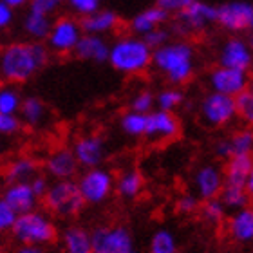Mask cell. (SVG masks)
Returning a JSON list of instances; mask_svg holds the SVG:
<instances>
[{"mask_svg": "<svg viewBox=\"0 0 253 253\" xmlns=\"http://www.w3.org/2000/svg\"><path fill=\"white\" fill-rule=\"evenodd\" d=\"M51 51L43 42L20 40L0 47V80L5 84H26L49 62Z\"/></svg>", "mask_w": 253, "mask_h": 253, "instance_id": "obj_1", "label": "cell"}, {"mask_svg": "<svg viewBox=\"0 0 253 253\" xmlns=\"http://www.w3.org/2000/svg\"><path fill=\"white\" fill-rule=\"evenodd\" d=\"M152 67L170 85L181 87L194 78L197 67L195 47L186 40H170L161 47L154 49Z\"/></svg>", "mask_w": 253, "mask_h": 253, "instance_id": "obj_2", "label": "cell"}, {"mask_svg": "<svg viewBox=\"0 0 253 253\" xmlns=\"http://www.w3.org/2000/svg\"><path fill=\"white\" fill-rule=\"evenodd\" d=\"M152 56L154 49L145 42V38L128 33L111 42L107 62L123 76H141L152 67Z\"/></svg>", "mask_w": 253, "mask_h": 253, "instance_id": "obj_3", "label": "cell"}, {"mask_svg": "<svg viewBox=\"0 0 253 253\" xmlns=\"http://www.w3.org/2000/svg\"><path fill=\"white\" fill-rule=\"evenodd\" d=\"M11 237L18 244L49 246L58 237V228L49 211L35 208L26 213H18V219L11 230Z\"/></svg>", "mask_w": 253, "mask_h": 253, "instance_id": "obj_4", "label": "cell"}, {"mask_svg": "<svg viewBox=\"0 0 253 253\" xmlns=\"http://www.w3.org/2000/svg\"><path fill=\"white\" fill-rule=\"evenodd\" d=\"M43 208L58 219H74L85 208V201L73 179L53 181L45 195L42 197Z\"/></svg>", "mask_w": 253, "mask_h": 253, "instance_id": "obj_5", "label": "cell"}, {"mask_svg": "<svg viewBox=\"0 0 253 253\" xmlns=\"http://www.w3.org/2000/svg\"><path fill=\"white\" fill-rule=\"evenodd\" d=\"M82 37H84L82 20L74 15H63L53 20L51 31L45 38V45L53 54L67 56V54H74V49Z\"/></svg>", "mask_w": 253, "mask_h": 253, "instance_id": "obj_6", "label": "cell"}, {"mask_svg": "<svg viewBox=\"0 0 253 253\" xmlns=\"http://www.w3.org/2000/svg\"><path fill=\"white\" fill-rule=\"evenodd\" d=\"M76 183H78L85 205L90 206L103 205L116 190V177L103 165L94 167V169H85V172L80 174Z\"/></svg>", "mask_w": 253, "mask_h": 253, "instance_id": "obj_7", "label": "cell"}, {"mask_svg": "<svg viewBox=\"0 0 253 253\" xmlns=\"http://www.w3.org/2000/svg\"><path fill=\"white\" fill-rule=\"evenodd\" d=\"M199 116L203 123L210 128H222L232 125L237 118V100L233 96L210 90L201 98Z\"/></svg>", "mask_w": 253, "mask_h": 253, "instance_id": "obj_8", "label": "cell"}, {"mask_svg": "<svg viewBox=\"0 0 253 253\" xmlns=\"http://www.w3.org/2000/svg\"><path fill=\"white\" fill-rule=\"evenodd\" d=\"M94 253H137V243L125 224H103L92 232Z\"/></svg>", "mask_w": 253, "mask_h": 253, "instance_id": "obj_9", "label": "cell"}, {"mask_svg": "<svg viewBox=\"0 0 253 253\" xmlns=\"http://www.w3.org/2000/svg\"><path fill=\"white\" fill-rule=\"evenodd\" d=\"M206 82H208L210 90H215V92H221V94H228L237 98L239 94H243L244 90L250 87L252 78H250L248 71L224 67V65L217 63L215 67L208 73Z\"/></svg>", "mask_w": 253, "mask_h": 253, "instance_id": "obj_10", "label": "cell"}, {"mask_svg": "<svg viewBox=\"0 0 253 253\" xmlns=\"http://www.w3.org/2000/svg\"><path fill=\"white\" fill-rule=\"evenodd\" d=\"M211 24H217V7L203 0H194L177 15V29L185 35L203 33Z\"/></svg>", "mask_w": 253, "mask_h": 253, "instance_id": "obj_11", "label": "cell"}, {"mask_svg": "<svg viewBox=\"0 0 253 253\" xmlns=\"http://www.w3.org/2000/svg\"><path fill=\"white\" fill-rule=\"evenodd\" d=\"M253 5L244 0H232L217 7V24L228 33H243L252 29Z\"/></svg>", "mask_w": 253, "mask_h": 253, "instance_id": "obj_12", "label": "cell"}, {"mask_svg": "<svg viewBox=\"0 0 253 253\" xmlns=\"http://www.w3.org/2000/svg\"><path fill=\"white\" fill-rule=\"evenodd\" d=\"M73 152L78 159L80 167L84 169H94L101 167L103 161L107 159V141L105 137L89 132V134H82L74 139L73 143Z\"/></svg>", "mask_w": 253, "mask_h": 253, "instance_id": "obj_13", "label": "cell"}, {"mask_svg": "<svg viewBox=\"0 0 253 253\" xmlns=\"http://www.w3.org/2000/svg\"><path fill=\"white\" fill-rule=\"evenodd\" d=\"M217 62H219V65H224V67L250 71L253 65V49L246 38L233 35V37L226 38L219 47Z\"/></svg>", "mask_w": 253, "mask_h": 253, "instance_id": "obj_14", "label": "cell"}, {"mask_svg": "<svg viewBox=\"0 0 253 253\" xmlns=\"http://www.w3.org/2000/svg\"><path fill=\"white\" fill-rule=\"evenodd\" d=\"M192 186H194V194L201 201L217 199L224 186V170L213 163L201 165L194 172Z\"/></svg>", "mask_w": 253, "mask_h": 253, "instance_id": "obj_15", "label": "cell"}, {"mask_svg": "<svg viewBox=\"0 0 253 253\" xmlns=\"http://www.w3.org/2000/svg\"><path fill=\"white\" fill-rule=\"evenodd\" d=\"M181 134V122L174 112L159 111L154 109L148 114V125L145 137L152 143H167L172 141Z\"/></svg>", "mask_w": 253, "mask_h": 253, "instance_id": "obj_16", "label": "cell"}, {"mask_svg": "<svg viewBox=\"0 0 253 253\" xmlns=\"http://www.w3.org/2000/svg\"><path fill=\"white\" fill-rule=\"evenodd\" d=\"M43 169H45V174L53 181L73 179L74 175L78 174L80 163L74 156L73 148L58 147L49 152L45 163H43Z\"/></svg>", "mask_w": 253, "mask_h": 253, "instance_id": "obj_17", "label": "cell"}, {"mask_svg": "<svg viewBox=\"0 0 253 253\" xmlns=\"http://www.w3.org/2000/svg\"><path fill=\"white\" fill-rule=\"evenodd\" d=\"M0 197L7 201L18 213H26V211L35 210L38 206V201H40V197L33 190L29 181H20V183H9V185H5Z\"/></svg>", "mask_w": 253, "mask_h": 253, "instance_id": "obj_18", "label": "cell"}, {"mask_svg": "<svg viewBox=\"0 0 253 253\" xmlns=\"http://www.w3.org/2000/svg\"><path fill=\"white\" fill-rule=\"evenodd\" d=\"M109 51H111V43L107 42L105 37L84 33V37L80 38L78 45L74 49V56L84 62L103 63L109 60Z\"/></svg>", "mask_w": 253, "mask_h": 253, "instance_id": "obj_19", "label": "cell"}, {"mask_svg": "<svg viewBox=\"0 0 253 253\" xmlns=\"http://www.w3.org/2000/svg\"><path fill=\"white\" fill-rule=\"evenodd\" d=\"M226 230L233 243H253V205H246L244 208L233 211L228 219Z\"/></svg>", "mask_w": 253, "mask_h": 253, "instance_id": "obj_20", "label": "cell"}, {"mask_svg": "<svg viewBox=\"0 0 253 253\" xmlns=\"http://www.w3.org/2000/svg\"><path fill=\"white\" fill-rule=\"evenodd\" d=\"M170 15L163 7H159L158 4L150 5V7H145L143 11L136 13L132 16L130 22H128V29L130 33L137 35V37H145L147 33L158 29V27H163L167 22H169Z\"/></svg>", "mask_w": 253, "mask_h": 253, "instance_id": "obj_21", "label": "cell"}, {"mask_svg": "<svg viewBox=\"0 0 253 253\" xmlns=\"http://www.w3.org/2000/svg\"><path fill=\"white\" fill-rule=\"evenodd\" d=\"M82 20V27H84V33H90V35H101V37H107L111 33L118 31V27L122 24V18L116 11L112 9H98L94 11L92 15L85 16V18H80Z\"/></svg>", "mask_w": 253, "mask_h": 253, "instance_id": "obj_22", "label": "cell"}, {"mask_svg": "<svg viewBox=\"0 0 253 253\" xmlns=\"http://www.w3.org/2000/svg\"><path fill=\"white\" fill-rule=\"evenodd\" d=\"M60 244L65 253H94L92 250V232L82 224H69L60 233Z\"/></svg>", "mask_w": 253, "mask_h": 253, "instance_id": "obj_23", "label": "cell"}, {"mask_svg": "<svg viewBox=\"0 0 253 253\" xmlns=\"http://www.w3.org/2000/svg\"><path fill=\"white\" fill-rule=\"evenodd\" d=\"M38 174V163L37 159L31 156H18L7 161L2 169V177L5 185L9 183H20V181H31Z\"/></svg>", "mask_w": 253, "mask_h": 253, "instance_id": "obj_24", "label": "cell"}, {"mask_svg": "<svg viewBox=\"0 0 253 253\" xmlns=\"http://www.w3.org/2000/svg\"><path fill=\"white\" fill-rule=\"evenodd\" d=\"M22 123L29 128H42L49 120V109L38 96H26L18 112Z\"/></svg>", "mask_w": 253, "mask_h": 253, "instance_id": "obj_25", "label": "cell"}, {"mask_svg": "<svg viewBox=\"0 0 253 253\" xmlns=\"http://www.w3.org/2000/svg\"><path fill=\"white\" fill-rule=\"evenodd\" d=\"M143 186H145L143 174L134 167L122 170L116 177V194L125 201L137 199L143 192Z\"/></svg>", "mask_w": 253, "mask_h": 253, "instance_id": "obj_26", "label": "cell"}, {"mask_svg": "<svg viewBox=\"0 0 253 253\" xmlns=\"http://www.w3.org/2000/svg\"><path fill=\"white\" fill-rule=\"evenodd\" d=\"M53 26V18L49 15H42L37 11H27V15L22 20V31L26 33V37L35 42H45L49 31Z\"/></svg>", "mask_w": 253, "mask_h": 253, "instance_id": "obj_27", "label": "cell"}, {"mask_svg": "<svg viewBox=\"0 0 253 253\" xmlns=\"http://www.w3.org/2000/svg\"><path fill=\"white\" fill-rule=\"evenodd\" d=\"M224 183L226 185H246L250 172L253 170V156H232L226 159L224 167Z\"/></svg>", "mask_w": 253, "mask_h": 253, "instance_id": "obj_28", "label": "cell"}, {"mask_svg": "<svg viewBox=\"0 0 253 253\" xmlns=\"http://www.w3.org/2000/svg\"><path fill=\"white\" fill-rule=\"evenodd\" d=\"M148 125V114L128 109L120 118V130L128 137H145Z\"/></svg>", "mask_w": 253, "mask_h": 253, "instance_id": "obj_29", "label": "cell"}, {"mask_svg": "<svg viewBox=\"0 0 253 253\" xmlns=\"http://www.w3.org/2000/svg\"><path fill=\"white\" fill-rule=\"evenodd\" d=\"M147 253H179V243L175 233L169 228H159L148 241Z\"/></svg>", "mask_w": 253, "mask_h": 253, "instance_id": "obj_30", "label": "cell"}, {"mask_svg": "<svg viewBox=\"0 0 253 253\" xmlns=\"http://www.w3.org/2000/svg\"><path fill=\"white\" fill-rule=\"evenodd\" d=\"M24 101L18 85L15 84H0V112L4 114H18Z\"/></svg>", "mask_w": 253, "mask_h": 253, "instance_id": "obj_31", "label": "cell"}, {"mask_svg": "<svg viewBox=\"0 0 253 253\" xmlns=\"http://www.w3.org/2000/svg\"><path fill=\"white\" fill-rule=\"evenodd\" d=\"M183 101H185V92L181 90V87L169 85V87L161 89L158 94H156V109L175 112L183 105Z\"/></svg>", "mask_w": 253, "mask_h": 253, "instance_id": "obj_32", "label": "cell"}, {"mask_svg": "<svg viewBox=\"0 0 253 253\" xmlns=\"http://www.w3.org/2000/svg\"><path fill=\"white\" fill-rule=\"evenodd\" d=\"M232 156H253V128L244 126L228 136Z\"/></svg>", "mask_w": 253, "mask_h": 253, "instance_id": "obj_33", "label": "cell"}, {"mask_svg": "<svg viewBox=\"0 0 253 253\" xmlns=\"http://www.w3.org/2000/svg\"><path fill=\"white\" fill-rule=\"evenodd\" d=\"M219 199L224 203V206H226L228 210H232V211L250 205V197H248V194H246V188L241 185H226V183H224Z\"/></svg>", "mask_w": 253, "mask_h": 253, "instance_id": "obj_34", "label": "cell"}, {"mask_svg": "<svg viewBox=\"0 0 253 253\" xmlns=\"http://www.w3.org/2000/svg\"><path fill=\"white\" fill-rule=\"evenodd\" d=\"M226 206L219 197L217 199H208L203 201V205L199 208V213L203 217V221L211 224V226H219L224 219H226Z\"/></svg>", "mask_w": 253, "mask_h": 253, "instance_id": "obj_35", "label": "cell"}, {"mask_svg": "<svg viewBox=\"0 0 253 253\" xmlns=\"http://www.w3.org/2000/svg\"><path fill=\"white\" fill-rule=\"evenodd\" d=\"M128 107L132 111L143 112V114H150L156 109V94L148 89H139L130 96Z\"/></svg>", "mask_w": 253, "mask_h": 253, "instance_id": "obj_36", "label": "cell"}, {"mask_svg": "<svg viewBox=\"0 0 253 253\" xmlns=\"http://www.w3.org/2000/svg\"><path fill=\"white\" fill-rule=\"evenodd\" d=\"M235 100H237V118L246 126L253 128V89L248 87Z\"/></svg>", "mask_w": 253, "mask_h": 253, "instance_id": "obj_37", "label": "cell"}, {"mask_svg": "<svg viewBox=\"0 0 253 253\" xmlns=\"http://www.w3.org/2000/svg\"><path fill=\"white\" fill-rule=\"evenodd\" d=\"M16 219H18V211H16L7 201L0 197V235L11 233Z\"/></svg>", "mask_w": 253, "mask_h": 253, "instance_id": "obj_38", "label": "cell"}, {"mask_svg": "<svg viewBox=\"0 0 253 253\" xmlns=\"http://www.w3.org/2000/svg\"><path fill=\"white\" fill-rule=\"evenodd\" d=\"M65 2L71 13L78 18H85L94 11L101 9V0H65Z\"/></svg>", "mask_w": 253, "mask_h": 253, "instance_id": "obj_39", "label": "cell"}, {"mask_svg": "<svg viewBox=\"0 0 253 253\" xmlns=\"http://www.w3.org/2000/svg\"><path fill=\"white\" fill-rule=\"evenodd\" d=\"M175 208H177V211L183 213V215H194L195 211H199V208H201V199L195 194L186 192V194H181L179 197H177Z\"/></svg>", "mask_w": 253, "mask_h": 253, "instance_id": "obj_40", "label": "cell"}, {"mask_svg": "<svg viewBox=\"0 0 253 253\" xmlns=\"http://www.w3.org/2000/svg\"><path fill=\"white\" fill-rule=\"evenodd\" d=\"M22 120L18 114H4L0 112V136H15L22 130Z\"/></svg>", "mask_w": 253, "mask_h": 253, "instance_id": "obj_41", "label": "cell"}, {"mask_svg": "<svg viewBox=\"0 0 253 253\" xmlns=\"http://www.w3.org/2000/svg\"><path fill=\"white\" fill-rule=\"evenodd\" d=\"M143 38H145V42L152 49H158V47H161V45H165L167 42H170V31L165 29V27H158V29L147 33Z\"/></svg>", "mask_w": 253, "mask_h": 253, "instance_id": "obj_42", "label": "cell"}, {"mask_svg": "<svg viewBox=\"0 0 253 253\" xmlns=\"http://www.w3.org/2000/svg\"><path fill=\"white\" fill-rule=\"evenodd\" d=\"M62 2H56V0H31L29 2V9L37 11V13H42V15L53 16L54 11L58 9Z\"/></svg>", "mask_w": 253, "mask_h": 253, "instance_id": "obj_43", "label": "cell"}, {"mask_svg": "<svg viewBox=\"0 0 253 253\" xmlns=\"http://www.w3.org/2000/svg\"><path fill=\"white\" fill-rule=\"evenodd\" d=\"M194 0H156L159 7H163L169 15H179L181 11H185Z\"/></svg>", "mask_w": 253, "mask_h": 253, "instance_id": "obj_44", "label": "cell"}, {"mask_svg": "<svg viewBox=\"0 0 253 253\" xmlns=\"http://www.w3.org/2000/svg\"><path fill=\"white\" fill-rule=\"evenodd\" d=\"M13 22H15V9L0 0V31L9 29L13 26Z\"/></svg>", "mask_w": 253, "mask_h": 253, "instance_id": "obj_45", "label": "cell"}, {"mask_svg": "<svg viewBox=\"0 0 253 253\" xmlns=\"http://www.w3.org/2000/svg\"><path fill=\"white\" fill-rule=\"evenodd\" d=\"M29 183H31L33 190L37 192V195L40 197V199H42L43 195H45V192H47L49 186H51V181H49V175L47 174H45V175H43V174H37L31 181H29Z\"/></svg>", "mask_w": 253, "mask_h": 253, "instance_id": "obj_46", "label": "cell"}, {"mask_svg": "<svg viewBox=\"0 0 253 253\" xmlns=\"http://www.w3.org/2000/svg\"><path fill=\"white\" fill-rule=\"evenodd\" d=\"M213 154L221 159L232 158V148H230V141H228V137H221V139H217L215 145H213Z\"/></svg>", "mask_w": 253, "mask_h": 253, "instance_id": "obj_47", "label": "cell"}, {"mask_svg": "<svg viewBox=\"0 0 253 253\" xmlns=\"http://www.w3.org/2000/svg\"><path fill=\"white\" fill-rule=\"evenodd\" d=\"M13 253H47L45 246H37V244H18Z\"/></svg>", "mask_w": 253, "mask_h": 253, "instance_id": "obj_48", "label": "cell"}, {"mask_svg": "<svg viewBox=\"0 0 253 253\" xmlns=\"http://www.w3.org/2000/svg\"><path fill=\"white\" fill-rule=\"evenodd\" d=\"M2 2H5L7 5H11L13 9H20V7H24V5H27L31 0H2Z\"/></svg>", "mask_w": 253, "mask_h": 253, "instance_id": "obj_49", "label": "cell"}, {"mask_svg": "<svg viewBox=\"0 0 253 253\" xmlns=\"http://www.w3.org/2000/svg\"><path fill=\"white\" fill-rule=\"evenodd\" d=\"M244 188H246V194H248L250 201H253V170L250 172L248 179H246V185H244Z\"/></svg>", "mask_w": 253, "mask_h": 253, "instance_id": "obj_50", "label": "cell"}, {"mask_svg": "<svg viewBox=\"0 0 253 253\" xmlns=\"http://www.w3.org/2000/svg\"><path fill=\"white\" fill-rule=\"evenodd\" d=\"M248 42H250V45H252V49H253V33H252V37L248 38Z\"/></svg>", "mask_w": 253, "mask_h": 253, "instance_id": "obj_51", "label": "cell"}, {"mask_svg": "<svg viewBox=\"0 0 253 253\" xmlns=\"http://www.w3.org/2000/svg\"><path fill=\"white\" fill-rule=\"evenodd\" d=\"M0 253H4V244H2V241H0Z\"/></svg>", "mask_w": 253, "mask_h": 253, "instance_id": "obj_52", "label": "cell"}, {"mask_svg": "<svg viewBox=\"0 0 253 253\" xmlns=\"http://www.w3.org/2000/svg\"><path fill=\"white\" fill-rule=\"evenodd\" d=\"M0 150H2V136H0Z\"/></svg>", "mask_w": 253, "mask_h": 253, "instance_id": "obj_53", "label": "cell"}, {"mask_svg": "<svg viewBox=\"0 0 253 253\" xmlns=\"http://www.w3.org/2000/svg\"><path fill=\"white\" fill-rule=\"evenodd\" d=\"M252 29H253V18H252Z\"/></svg>", "mask_w": 253, "mask_h": 253, "instance_id": "obj_54", "label": "cell"}, {"mask_svg": "<svg viewBox=\"0 0 253 253\" xmlns=\"http://www.w3.org/2000/svg\"><path fill=\"white\" fill-rule=\"evenodd\" d=\"M252 74H253V65H252Z\"/></svg>", "mask_w": 253, "mask_h": 253, "instance_id": "obj_55", "label": "cell"}, {"mask_svg": "<svg viewBox=\"0 0 253 253\" xmlns=\"http://www.w3.org/2000/svg\"><path fill=\"white\" fill-rule=\"evenodd\" d=\"M56 2H62V0H56Z\"/></svg>", "mask_w": 253, "mask_h": 253, "instance_id": "obj_56", "label": "cell"}, {"mask_svg": "<svg viewBox=\"0 0 253 253\" xmlns=\"http://www.w3.org/2000/svg\"><path fill=\"white\" fill-rule=\"evenodd\" d=\"M179 253H186V252H179Z\"/></svg>", "mask_w": 253, "mask_h": 253, "instance_id": "obj_57", "label": "cell"}, {"mask_svg": "<svg viewBox=\"0 0 253 253\" xmlns=\"http://www.w3.org/2000/svg\"><path fill=\"white\" fill-rule=\"evenodd\" d=\"M252 253H253V252H252Z\"/></svg>", "mask_w": 253, "mask_h": 253, "instance_id": "obj_58", "label": "cell"}]
</instances>
